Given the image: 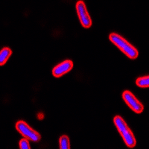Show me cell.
Segmentation results:
<instances>
[{
  "label": "cell",
  "instance_id": "obj_1",
  "mask_svg": "<svg viewBox=\"0 0 149 149\" xmlns=\"http://www.w3.org/2000/svg\"><path fill=\"white\" fill-rule=\"evenodd\" d=\"M109 39L130 59H136L139 55L137 49L119 34L116 33H112L109 36Z\"/></svg>",
  "mask_w": 149,
  "mask_h": 149
},
{
  "label": "cell",
  "instance_id": "obj_2",
  "mask_svg": "<svg viewBox=\"0 0 149 149\" xmlns=\"http://www.w3.org/2000/svg\"><path fill=\"white\" fill-rule=\"evenodd\" d=\"M114 123L116 127L119 130V134L122 136L124 142L126 146L129 148H134L136 144L135 136L131 131L129 127L127 126V123L125 122L123 119L120 116H116L113 119Z\"/></svg>",
  "mask_w": 149,
  "mask_h": 149
},
{
  "label": "cell",
  "instance_id": "obj_3",
  "mask_svg": "<svg viewBox=\"0 0 149 149\" xmlns=\"http://www.w3.org/2000/svg\"><path fill=\"white\" fill-rule=\"evenodd\" d=\"M16 129L24 137L33 142H38L40 140L41 136L39 133L32 129L24 121H19L16 124Z\"/></svg>",
  "mask_w": 149,
  "mask_h": 149
},
{
  "label": "cell",
  "instance_id": "obj_4",
  "mask_svg": "<svg viewBox=\"0 0 149 149\" xmlns=\"http://www.w3.org/2000/svg\"><path fill=\"white\" fill-rule=\"evenodd\" d=\"M76 10L82 26L86 29L91 27L92 19L88 13V10L86 9V5L81 0L78 1L76 3Z\"/></svg>",
  "mask_w": 149,
  "mask_h": 149
},
{
  "label": "cell",
  "instance_id": "obj_5",
  "mask_svg": "<svg viewBox=\"0 0 149 149\" xmlns=\"http://www.w3.org/2000/svg\"><path fill=\"white\" fill-rule=\"evenodd\" d=\"M122 98L125 103L128 105V107L136 113H141L144 110V106L130 91H124L122 93Z\"/></svg>",
  "mask_w": 149,
  "mask_h": 149
},
{
  "label": "cell",
  "instance_id": "obj_6",
  "mask_svg": "<svg viewBox=\"0 0 149 149\" xmlns=\"http://www.w3.org/2000/svg\"><path fill=\"white\" fill-rule=\"evenodd\" d=\"M72 68V61H70V60H67V61H63V62H62L60 64L57 65L53 69L52 74L56 78H60V77L63 76V74H65L66 73L69 72Z\"/></svg>",
  "mask_w": 149,
  "mask_h": 149
},
{
  "label": "cell",
  "instance_id": "obj_7",
  "mask_svg": "<svg viewBox=\"0 0 149 149\" xmlns=\"http://www.w3.org/2000/svg\"><path fill=\"white\" fill-rule=\"evenodd\" d=\"M12 54V51L9 48L5 47L0 51V66H3L8 61Z\"/></svg>",
  "mask_w": 149,
  "mask_h": 149
},
{
  "label": "cell",
  "instance_id": "obj_8",
  "mask_svg": "<svg viewBox=\"0 0 149 149\" xmlns=\"http://www.w3.org/2000/svg\"><path fill=\"white\" fill-rule=\"evenodd\" d=\"M136 84L139 87H143V88H147L149 86V77H140L137 78L136 81Z\"/></svg>",
  "mask_w": 149,
  "mask_h": 149
},
{
  "label": "cell",
  "instance_id": "obj_9",
  "mask_svg": "<svg viewBox=\"0 0 149 149\" xmlns=\"http://www.w3.org/2000/svg\"><path fill=\"white\" fill-rule=\"evenodd\" d=\"M60 148L61 149H69L70 148V139L67 136H62L60 138Z\"/></svg>",
  "mask_w": 149,
  "mask_h": 149
},
{
  "label": "cell",
  "instance_id": "obj_10",
  "mask_svg": "<svg viewBox=\"0 0 149 149\" xmlns=\"http://www.w3.org/2000/svg\"><path fill=\"white\" fill-rule=\"evenodd\" d=\"M19 148L22 149H29L30 148V145L28 141V139H22L19 141Z\"/></svg>",
  "mask_w": 149,
  "mask_h": 149
}]
</instances>
